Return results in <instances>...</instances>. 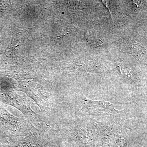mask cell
Listing matches in <instances>:
<instances>
[{
	"instance_id": "1",
	"label": "cell",
	"mask_w": 147,
	"mask_h": 147,
	"mask_svg": "<svg viewBox=\"0 0 147 147\" xmlns=\"http://www.w3.org/2000/svg\"><path fill=\"white\" fill-rule=\"evenodd\" d=\"M82 111L92 115H115L121 111L116 110L112 103L105 100H94L86 97L80 99Z\"/></svg>"
},
{
	"instance_id": "2",
	"label": "cell",
	"mask_w": 147,
	"mask_h": 147,
	"mask_svg": "<svg viewBox=\"0 0 147 147\" xmlns=\"http://www.w3.org/2000/svg\"><path fill=\"white\" fill-rule=\"evenodd\" d=\"M74 136L82 142H92L93 140L94 136L92 130L86 128H80L76 129L74 131Z\"/></svg>"
},
{
	"instance_id": "3",
	"label": "cell",
	"mask_w": 147,
	"mask_h": 147,
	"mask_svg": "<svg viewBox=\"0 0 147 147\" xmlns=\"http://www.w3.org/2000/svg\"><path fill=\"white\" fill-rule=\"evenodd\" d=\"M86 37L88 42L96 47L101 46L104 44L100 39L98 32L94 29L88 30L87 32Z\"/></svg>"
},
{
	"instance_id": "4",
	"label": "cell",
	"mask_w": 147,
	"mask_h": 147,
	"mask_svg": "<svg viewBox=\"0 0 147 147\" xmlns=\"http://www.w3.org/2000/svg\"><path fill=\"white\" fill-rule=\"evenodd\" d=\"M119 68H118V69L120 72L121 75L125 79L129 82H136V77L134 72L131 71V69L119 66Z\"/></svg>"
},
{
	"instance_id": "5",
	"label": "cell",
	"mask_w": 147,
	"mask_h": 147,
	"mask_svg": "<svg viewBox=\"0 0 147 147\" xmlns=\"http://www.w3.org/2000/svg\"><path fill=\"white\" fill-rule=\"evenodd\" d=\"M132 53L134 56L139 60H143L146 57V51L144 48L138 45H134L132 46Z\"/></svg>"
},
{
	"instance_id": "6",
	"label": "cell",
	"mask_w": 147,
	"mask_h": 147,
	"mask_svg": "<svg viewBox=\"0 0 147 147\" xmlns=\"http://www.w3.org/2000/svg\"><path fill=\"white\" fill-rule=\"evenodd\" d=\"M18 147H43L38 140L33 137H29L19 144Z\"/></svg>"
}]
</instances>
